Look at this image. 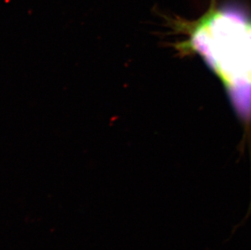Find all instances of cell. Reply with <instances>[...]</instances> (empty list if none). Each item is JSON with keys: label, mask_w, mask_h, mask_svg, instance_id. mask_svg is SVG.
I'll return each instance as SVG.
<instances>
[{"label": "cell", "mask_w": 251, "mask_h": 250, "mask_svg": "<svg viewBox=\"0 0 251 250\" xmlns=\"http://www.w3.org/2000/svg\"><path fill=\"white\" fill-rule=\"evenodd\" d=\"M190 28V46L227 90L251 91V15L233 3L212 6Z\"/></svg>", "instance_id": "6da1fadb"}]
</instances>
